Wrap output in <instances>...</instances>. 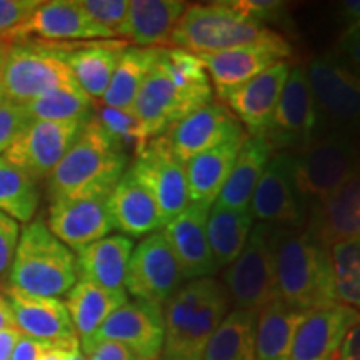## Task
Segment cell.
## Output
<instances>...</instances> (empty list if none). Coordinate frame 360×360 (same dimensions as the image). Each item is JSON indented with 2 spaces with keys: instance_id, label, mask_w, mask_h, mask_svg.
I'll return each instance as SVG.
<instances>
[{
  "instance_id": "cell-1",
  "label": "cell",
  "mask_w": 360,
  "mask_h": 360,
  "mask_svg": "<svg viewBox=\"0 0 360 360\" xmlns=\"http://www.w3.org/2000/svg\"><path fill=\"white\" fill-rule=\"evenodd\" d=\"M278 300L299 312L339 304L330 249L307 231L276 227Z\"/></svg>"
},
{
  "instance_id": "cell-2",
  "label": "cell",
  "mask_w": 360,
  "mask_h": 360,
  "mask_svg": "<svg viewBox=\"0 0 360 360\" xmlns=\"http://www.w3.org/2000/svg\"><path fill=\"white\" fill-rule=\"evenodd\" d=\"M129 155L90 115L79 137L47 177L52 200L109 195L127 172Z\"/></svg>"
},
{
  "instance_id": "cell-3",
  "label": "cell",
  "mask_w": 360,
  "mask_h": 360,
  "mask_svg": "<svg viewBox=\"0 0 360 360\" xmlns=\"http://www.w3.org/2000/svg\"><path fill=\"white\" fill-rule=\"evenodd\" d=\"M231 309L222 283L212 277L187 282L164 304L162 360H202L210 337Z\"/></svg>"
},
{
  "instance_id": "cell-4",
  "label": "cell",
  "mask_w": 360,
  "mask_h": 360,
  "mask_svg": "<svg viewBox=\"0 0 360 360\" xmlns=\"http://www.w3.org/2000/svg\"><path fill=\"white\" fill-rule=\"evenodd\" d=\"M77 278V259L69 247L45 222L27 224L8 269L11 285L32 295L57 299L69 294Z\"/></svg>"
},
{
  "instance_id": "cell-5",
  "label": "cell",
  "mask_w": 360,
  "mask_h": 360,
  "mask_svg": "<svg viewBox=\"0 0 360 360\" xmlns=\"http://www.w3.org/2000/svg\"><path fill=\"white\" fill-rule=\"evenodd\" d=\"M360 170V146L340 132L321 135L292 154V179L305 219Z\"/></svg>"
},
{
  "instance_id": "cell-6",
  "label": "cell",
  "mask_w": 360,
  "mask_h": 360,
  "mask_svg": "<svg viewBox=\"0 0 360 360\" xmlns=\"http://www.w3.org/2000/svg\"><path fill=\"white\" fill-rule=\"evenodd\" d=\"M277 35L231 2H217L187 6L175 25L169 45L195 56H212L242 45L265 42Z\"/></svg>"
},
{
  "instance_id": "cell-7",
  "label": "cell",
  "mask_w": 360,
  "mask_h": 360,
  "mask_svg": "<svg viewBox=\"0 0 360 360\" xmlns=\"http://www.w3.org/2000/svg\"><path fill=\"white\" fill-rule=\"evenodd\" d=\"M64 51L49 44H8L2 64L4 101L25 105L56 89H75Z\"/></svg>"
},
{
  "instance_id": "cell-8",
  "label": "cell",
  "mask_w": 360,
  "mask_h": 360,
  "mask_svg": "<svg viewBox=\"0 0 360 360\" xmlns=\"http://www.w3.org/2000/svg\"><path fill=\"white\" fill-rule=\"evenodd\" d=\"M319 117V130L360 135V77L335 52L310 58L305 67Z\"/></svg>"
},
{
  "instance_id": "cell-9",
  "label": "cell",
  "mask_w": 360,
  "mask_h": 360,
  "mask_svg": "<svg viewBox=\"0 0 360 360\" xmlns=\"http://www.w3.org/2000/svg\"><path fill=\"white\" fill-rule=\"evenodd\" d=\"M225 290L236 309L259 312L278 300L276 281V225L255 224L240 255L224 274Z\"/></svg>"
},
{
  "instance_id": "cell-10",
  "label": "cell",
  "mask_w": 360,
  "mask_h": 360,
  "mask_svg": "<svg viewBox=\"0 0 360 360\" xmlns=\"http://www.w3.org/2000/svg\"><path fill=\"white\" fill-rule=\"evenodd\" d=\"M90 117L72 120H30L15 135L4 157L35 182L47 179L79 137Z\"/></svg>"
},
{
  "instance_id": "cell-11",
  "label": "cell",
  "mask_w": 360,
  "mask_h": 360,
  "mask_svg": "<svg viewBox=\"0 0 360 360\" xmlns=\"http://www.w3.org/2000/svg\"><path fill=\"white\" fill-rule=\"evenodd\" d=\"M129 170L154 197L165 225L191 205L186 164L174 154L165 135L148 141Z\"/></svg>"
},
{
  "instance_id": "cell-12",
  "label": "cell",
  "mask_w": 360,
  "mask_h": 360,
  "mask_svg": "<svg viewBox=\"0 0 360 360\" xmlns=\"http://www.w3.org/2000/svg\"><path fill=\"white\" fill-rule=\"evenodd\" d=\"M317 137H321V130L312 90L304 67L294 65L264 139L272 148L302 150Z\"/></svg>"
},
{
  "instance_id": "cell-13",
  "label": "cell",
  "mask_w": 360,
  "mask_h": 360,
  "mask_svg": "<svg viewBox=\"0 0 360 360\" xmlns=\"http://www.w3.org/2000/svg\"><path fill=\"white\" fill-rule=\"evenodd\" d=\"M182 282V270L164 232L150 233L135 247L124 285L135 300L164 305Z\"/></svg>"
},
{
  "instance_id": "cell-14",
  "label": "cell",
  "mask_w": 360,
  "mask_h": 360,
  "mask_svg": "<svg viewBox=\"0 0 360 360\" xmlns=\"http://www.w3.org/2000/svg\"><path fill=\"white\" fill-rule=\"evenodd\" d=\"M96 340L120 342L139 360H159L164 347V307L146 300L125 302L82 345Z\"/></svg>"
},
{
  "instance_id": "cell-15",
  "label": "cell",
  "mask_w": 360,
  "mask_h": 360,
  "mask_svg": "<svg viewBox=\"0 0 360 360\" xmlns=\"http://www.w3.org/2000/svg\"><path fill=\"white\" fill-rule=\"evenodd\" d=\"M292 56V47L282 35L265 42L242 45L212 56H199L212 80L215 90L222 98L229 92L249 82L278 62H285Z\"/></svg>"
},
{
  "instance_id": "cell-16",
  "label": "cell",
  "mask_w": 360,
  "mask_h": 360,
  "mask_svg": "<svg viewBox=\"0 0 360 360\" xmlns=\"http://www.w3.org/2000/svg\"><path fill=\"white\" fill-rule=\"evenodd\" d=\"M165 137L177 159L186 164L210 148L247 137V132L227 105L210 102L179 120Z\"/></svg>"
},
{
  "instance_id": "cell-17",
  "label": "cell",
  "mask_w": 360,
  "mask_h": 360,
  "mask_svg": "<svg viewBox=\"0 0 360 360\" xmlns=\"http://www.w3.org/2000/svg\"><path fill=\"white\" fill-rule=\"evenodd\" d=\"M6 300L12 310L15 327L24 335L47 345H80L77 332L62 300L32 295L12 285L6 289Z\"/></svg>"
},
{
  "instance_id": "cell-18",
  "label": "cell",
  "mask_w": 360,
  "mask_h": 360,
  "mask_svg": "<svg viewBox=\"0 0 360 360\" xmlns=\"http://www.w3.org/2000/svg\"><path fill=\"white\" fill-rule=\"evenodd\" d=\"M249 210L260 224L285 229H300L305 214L292 179V154L281 152L269 160L260 177Z\"/></svg>"
},
{
  "instance_id": "cell-19",
  "label": "cell",
  "mask_w": 360,
  "mask_h": 360,
  "mask_svg": "<svg viewBox=\"0 0 360 360\" xmlns=\"http://www.w3.org/2000/svg\"><path fill=\"white\" fill-rule=\"evenodd\" d=\"M39 37L44 40H107L115 37L110 30L96 24L79 7L77 0H52L40 6L27 19L11 30L4 40Z\"/></svg>"
},
{
  "instance_id": "cell-20",
  "label": "cell",
  "mask_w": 360,
  "mask_h": 360,
  "mask_svg": "<svg viewBox=\"0 0 360 360\" xmlns=\"http://www.w3.org/2000/svg\"><path fill=\"white\" fill-rule=\"evenodd\" d=\"M109 195L52 200L49 209V231L62 244L77 252L107 237L115 231L109 212Z\"/></svg>"
},
{
  "instance_id": "cell-21",
  "label": "cell",
  "mask_w": 360,
  "mask_h": 360,
  "mask_svg": "<svg viewBox=\"0 0 360 360\" xmlns=\"http://www.w3.org/2000/svg\"><path fill=\"white\" fill-rule=\"evenodd\" d=\"M359 321V310L344 304L305 312L294 334L289 360H332Z\"/></svg>"
},
{
  "instance_id": "cell-22",
  "label": "cell",
  "mask_w": 360,
  "mask_h": 360,
  "mask_svg": "<svg viewBox=\"0 0 360 360\" xmlns=\"http://www.w3.org/2000/svg\"><path fill=\"white\" fill-rule=\"evenodd\" d=\"M209 210L210 207L191 204L164 229V236L172 247L184 281L212 277L219 270L207 238Z\"/></svg>"
},
{
  "instance_id": "cell-23",
  "label": "cell",
  "mask_w": 360,
  "mask_h": 360,
  "mask_svg": "<svg viewBox=\"0 0 360 360\" xmlns=\"http://www.w3.org/2000/svg\"><path fill=\"white\" fill-rule=\"evenodd\" d=\"M290 72L289 62H278L222 98L249 135L264 137Z\"/></svg>"
},
{
  "instance_id": "cell-24",
  "label": "cell",
  "mask_w": 360,
  "mask_h": 360,
  "mask_svg": "<svg viewBox=\"0 0 360 360\" xmlns=\"http://www.w3.org/2000/svg\"><path fill=\"white\" fill-rule=\"evenodd\" d=\"M130 110L147 141L162 137L179 120L192 114L172 80L157 64L143 80Z\"/></svg>"
},
{
  "instance_id": "cell-25",
  "label": "cell",
  "mask_w": 360,
  "mask_h": 360,
  "mask_svg": "<svg viewBox=\"0 0 360 360\" xmlns=\"http://www.w3.org/2000/svg\"><path fill=\"white\" fill-rule=\"evenodd\" d=\"M307 231L330 249L344 240L360 238V170L307 215Z\"/></svg>"
},
{
  "instance_id": "cell-26",
  "label": "cell",
  "mask_w": 360,
  "mask_h": 360,
  "mask_svg": "<svg viewBox=\"0 0 360 360\" xmlns=\"http://www.w3.org/2000/svg\"><path fill=\"white\" fill-rule=\"evenodd\" d=\"M109 212L114 229L129 238L147 237L165 225L154 197L130 170L110 192Z\"/></svg>"
},
{
  "instance_id": "cell-27",
  "label": "cell",
  "mask_w": 360,
  "mask_h": 360,
  "mask_svg": "<svg viewBox=\"0 0 360 360\" xmlns=\"http://www.w3.org/2000/svg\"><path fill=\"white\" fill-rule=\"evenodd\" d=\"M186 8L187 4L180 0H130L119 35L135 47L164 49Z\"/></svg>"
},
{
  "instance_id": "cell-28",
  "label": "cell",
  "mask_w": 360,
  "mask_h": 360,
  "mask_svg": "<svg viewBox=\"0 0 360 360\" xmlns=\"http://www.w3.org/2000/svg\"><path fill=\"white\" fill-rule=\"evenodd\" d=\"M134 252L132 238L107 236L77 252V272L89 281L109 290H124L130 257Z\"/></svg>"
},
{
  "instance_id": "cell-29",
  "label": "cell",
  "mask_w": 360,
  "mask_h": 360,
  "mask_svg": "<svg viewBox=\"0 0 360 360\" xmlns=\"http://www.w3.org/2000/svg\"><path fill=\"white\" fill-rule=\"evenodd\" d=\"M244 139L210 148L186 162V175L191 204L212 207L232 172Z\"/></svg>"
},
{
  "instance_id": "cell-30",
  "label": "cell",
  "mask_w": 360,
  "mask_h": 360,
  "mask_svg": "<svg viewBox=\"0 0 360 360\" xmlns=\"http://www.w3.org/2000/svg\"><path fill=\"white\" fill-rule=\"evenodd\" d=\"M272 150L264 137L247 134L215 205L232 210H249L255 187L272 159Z\"/></svg>"
},
{
  "instance_id": "cell-31",
  "label": "cell",
  "mask_w": 360,
  "mask_h": 360,
  "mask_svg": "<svg viewBox=\"0 0 360 360\" xmlns=\"http://www.w3.org/2000/svg\"><path fill=\"white\" fill-rule=\"evenodd\" d=\"M127 300V292L109 290L89 281H77L67 294V312L77 332L80 345L96 335L101 326Z\"/></svg>"
},
{
  "instance_id": "cell-32",
  "label": "cell",
  "mask_w": 360,
  "mask_h": 360,
  "mask_svg": "<svg viewBox=\"0 0 360 360\" xmlns=\"http://www.w3.org/2000/svg\"><path fill=\"white\" fill-rule=\"evenodd\" d=\"M58 47V45H57ZM65 62L69 64L75 82L87 96L96 101L102 98L109 89L119 58L127 49L125 42H97L67 52L64 47Z\"/></svg>"
},
{
  "instance_id": "cell-33",
  "label": "cell",
  "mask_w": 360,
  "mask_h": 360,
  "mask_svg": "<svg viewBox=\"0 0 360 360\" xmlns=\"http://www.w3.org/2000/svg\"><path fill=\"white\" fill-rule=\"evenodd\" d=\"M157 65L169 75L191 112L212 102V84L199 56L182 49L164 47Z\"/></svg>"
},
{
  "instance_id": "cell-34",
  "label": "cell",
  "mask_w": 360,
  "mask_h": 360,
  "mask_svg": "<svg viewBox=\"0 0 360 360\" xmlns=\"http://www.w3.org/2000/svg\"><path fill=\"white\" fill-rule=\"evenodd\" d=\"M304 315L282 300H274L259 310L255 360H289L292 340Z\"/></svg>"
},
{
  "instance_id": "cell-35",
  "label": "cell",
  "mask_w": 360,
  "mask_h": 360,
  "mask_svg": "<svg viewBox=\"0 0 360 360\" xmlns=\"http://www.w3.org/2000/svg\"><path fill=\"white\" fill-rule=\"evenodd\" d=\"M254 217L250 210H232L212 205L207 217V238L219 269L229 267L247 244Z\"/></svg>"
},
{
  "instance_id": "cell-36",
  "label": "cell",
  "mask_w": 360,
  "mask_h": 360,
  "mask_svg": "<svg viewBox=\"0 0 360 360\" xmlns=\"http://www.w3.org/2000/svg\"><path fill=\"white\" fill-rule=\"evenodd\" d=\"M259 312L233 309L207 344L202 360H255Z\"/></svg>"
},
{
  "instance_id": "cell-37",
  "label": "cell",
  "mask_w": 360,
  "mask_h": 360,
  "mask_svg": "<svg viewBox=\"0 0 360 360\" xmlns=\"http://www.w3.org/2000/svg\"><path fill=\"white\" fill-rule=\"evenodd\" d=\"M160 49L127 47L119 58L109 89L103 94L102 102L105 107L130 110L148 72L154 69Z\"/></svg>"
},
{
  "instance_id": "cell-38",
  "label": "cell",
  "mask_w": 360,
  "mask_h": 360,
  "mask_svg": "<svg viewBox=\"0 0 360 360\" xmlns=\"http://www.w3.org/2000/svg\"><path fill=\"white\" fill-rule=\"evenodd\" d=\"M37 182L24 170L0 155V212L17 222H29L37 212Z\"/></svg>"
},
{
  "instance_id": "cell-39",
  "label": "cell",
  "mask_w": 360,
  "mask_h": 360,
  "mask_svg": "<svg viewBox=\"0 0 360 360\" xmlns=\"http://www.w3.org/2000/svg\"><path fill=\"white\" fill-rule=\"evenodd\" d=\"M92 98L80 87L56 89L22 105L29 120H72L90 117Z\"/></svg>"
},
{
  "instance_id": "cell-40",
  "label": "cell",
  "mask_w": 360,
  "mask_h": 360,
  "mask_svg": "<svg viewBox=\"0 0 360 360\" xmlns=\"http://www.w3.org/2000/svg\"><path fill=\"white\" fill-rule=\"evenodd\" d=\"M339 304L360 312V238L330 245Z\"/></svg>"
},
{
  "instance_id": "cell-41",
  "label": "cell",
  "mask_w": 360,
  "mask_h": 360,
  "mask_svg": "<svg viewBox=\"0 0 360 360\" xmlns=\"http://www.w3.org/2000/svg\"><path fill=\"white\" fill-rule=\"evenodd\" d=\"M98 124L105 130L107 135L127 154V148H132L137 155L147 146V139L143 137L141 125L132 114V110L110 109L102 107V110L96 115Z\"/></svg>"
},
{
  "instance_id": "cell-42",
  "label": "cell",
  "mask_w": 360,
  "mask_h": 360,
  "mask_svg": "<svg viewBox=\"0 0 360 360\" xmlns=\"http://www.w3.org/2000/svg\"><path fill=\"white\" fill-rule=\"evenodd\" d=\"M130 0H77L79 7L87 13L96 24L119 35L127 19Z\"/></svg>"
},
{
  "instance_id": "cell-43",
  "label": "cell",
  "mask_w": 360,
  "mask_h": 360,
  "mask_svg": "<svg viewBox=\"0 0 360 360\" xmlns=\"http://www.w3.org/2000/svg\"><path fill=\"white\" fill-rule=\"evenodd\" d=\"M22 105L12 102H0V155L6 154L15 135L29 124Z\"/></svg>"
},
{
  "instance_id": "cell-44",
  "label": "cell",
  "mask_w": 360,
  "mask_h": 360,
  "mask_svg": "<svg viewBox=\"0 0 360 360\" xmlns=\"http://www.w3.org/2000/svg\"><path fill=\"white\" fill-rule=\"evenodd\" d=\"M39 6V0H0V39L20 25Z\"/></svg>"
},
{
  "instance_id": "cell-45",
  "label": "cell",
  "mask_w": 360,
  "mask_h": 360,
  "mask_svg": "<svg viewBox=\"0 0 360 360\" xmlns=\"http://www.w3.org/2000/svg\"><path fill=\"white\" fill-rule=\"evenodd\" d=\"M20 238V227L17 220L0 212V276L8 272L17 244Z\"/></svg>"
},
{
  "instance_id": "cell-46",
  "label": "cell",
  "mask_w": 360,
  "mask_h": 360,
  "mask_svg": "<svg viewBox=\"0 0 360 360\" xmlns=\"http://www.w3.org/2000/svg\"><path fill=\"white\" fill-rule=\"evenodd\" d=\"M233 7L244 12L250 19L260 22L265 25V22H278L283 17L285 6L277 0H237L231 2Z\"/></svg>"
},
{
  "instance_id": "cell-47",
  "label": "cell",
  "mask_w": 360,
  "mask_h": 360,
  "mask_svg": "<svg viewBox=\"0 0 360 360\" xmlns=\"http://www.w3.org/2000/svg\"><path fill=\"white\" fill-rule=\"evenodd\" d=\"M85 360H139L127 345L114 340H96L82 345Z\"/></svg>"
},
{
  "instance_id": "cell-48",
  "label": "cell",
  "mask_w": 360,
  "mask_h": 360,
  "mask_svg": "<svg viewBox=\"0 0 360 360\" xmlns=\"http://www.w3.org/2000/svg\"><path fill=\"white\" fill-rule=\"evenodd\" d=\"M334 52L360 77V24L345 29Z\"/></svg>"
},
{
  "instance_id": "cell-49",
  "label": "cell",
  "mask_w": 360,
  "mask_h": 360,
  "mask_svg": "<svg viewBox=\"0 0 360 360\" xmlns=\"http://www.w3.org/2000/svg\"><path fill=\"white\" fill-rule=\"evenodd\" d=\"M332 360H360V321L347 332Z\"/></svg>"
},
{
  "instance_id": "cell-50",
  "label": "cell",
  "mask_w": 360,
  "mask_h": 360,
  "mask_svg": "<svg viewBox=\"0 0 360 360\" xmlns=\"http://www.w3.org/2000/svg\"><path fill=\"white\" fill-rule=\"evenodd\" d=\"M45 347H47V344H44V342L30 339V337L22 334L11 355V360H40Z\"/></svg>"
},
{
  "instance_id": "cell-51",
  "label": "cell",
  "mask_w": 360,
  "mask_h": 360,
  "mask_svg": "<svg viewBox=\"0 0 360 360\" xmlns=\"http://www.w3.org/2000/svg\"><path fill=\"white\" fill-rule=\"evenodd\" d=\"M20 337L22 332L17 327H8L0 330V360H11V355Z\"/></svg>"
},
{
  "instance_id": "cell-52",
  "label": "cell",
  "mask_w": 360,
  "mask_h": 360,
  "mask_svg": "<svg viewBox=\"0 0 360 360\" xmlns=\"http://www.w3.org/2000/svg\"><path fill=\"white\" fill-rule=\"evenodd\" d=\"M339 17L347 27L360 24V0H345L339 4Z\"/></svg>"
},
{
  "instance_id": "cell-53",
  "label": "cell",
  "mask_w": 360,
  "mask_h": 360,
  "mask_svg": "<svg viewBox=\"0 0 360 360\" xmlns=\"http://www.w3.org/2000/svg\"><path fill=\"white\" fill-rule=\"evenodd\" d=\"M80 345L75 347H60V345H47L40 360H70L72 354L75 352Z\"/></svg>"
},
{
  "instance_id": "cell-54",
  "label": "cell",
  "mask_w": 360,
  "mask_h": 360,
  "mask_svg": "<svg viewBox=\"0 0 360 360\" xmlns=\"http://www.w3.org/2000/svg\"><path fill=\"white\" fill-rule=\"evenodd\" d=\"M8 327H15V321H13L12 310L8 307L7 300H0V330Z\"/></svg>"
},
{
  "instance_id": "cell-55",
  "label": "cell",
  "mask_w": 360,
  "mask_h": 360,
  "mask_svg": "<svg viewBox=\"0 0 360 360\" xmlns=\"http://www.w3.org/2000/svg\"><path fill=\"white\" fill-rule=\"evenodd\" d=\"M4 53H6V45L0 42V102H4V92H2V64H4Z\"/></svg>"
},
{
  "instance_id": "cell-56",
  "label": "cell",
  "mask_w": 360,
  "mask_h": 360,
  "mask_svg": "<svg viewBox=\"0 0 360 360\" xmlns=\"http://www.w3.org/2000/svg\"><path fill=\"white\" fill-rule=\"evenodd\" d=\"M70 360H85V355L82 354V350H80V347H79L77 350H75L74 354H72Z\"/></svg>"
},
{
  "instance_id": "cell-57",
  "label": "cell",
  "mask_w": 360,
  "mask_h": 360,
  "mask_svg": "<svg viewBox=\"0 0 360 360\" xmlns=\"http://www.w3.org/2000/svg\"><path fill=\"white\" fill-rule=\"evenodd\" d=\"M4 299H6V297H4L2 294H0V300H4Z\"/></svg>"
}]
</instances>
